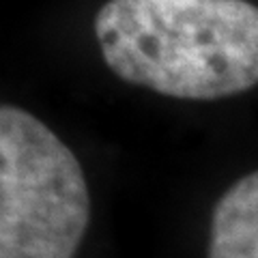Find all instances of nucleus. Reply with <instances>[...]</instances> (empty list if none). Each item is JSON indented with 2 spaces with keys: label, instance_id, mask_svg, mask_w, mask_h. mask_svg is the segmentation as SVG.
<instances>
[{
  "label": "nucleus",
  "instance_id": "f257e3e1",
  "mask_svg": "<svg viewBox=\"0 0 258 258\" xmlns=\"http://www.w3.org/2000/svg\"><path fill=\"white\" fill-rule=\"evenodd\" d=\"M95 35L120 80L159 95L211 101L258 84V7L247 0H110Z\"/></svg>",
  "mask_w": 258,
  "mask_h": 258
},
{
  "label": "nucleus",
  "instance_id": "f03ea898",
  "mask_svg": "<svg viewBox=\"0 0 258 258\" xmlns=\"http://www.w3.org/2000/svg\"><path fill=\"white\" fill-rule=\"evenodd\" d=\"M91 194L67 144L30 112L0 108V258H74Z\"/></svg>",
  "mask_w": 258,
  "mask_h": 258
},
{
  "label": "nucleus",
  "instance_id": "7ed1b4c3",
  "mask_svg": "<svg viewBox=\"0 0 258 258\" xmlns=\"http://www.w3.org/2000/svg\"><path fill=\"white\" fill-rule=\"evenodd\" d=\"M209 258H258V170L232 183L217 200Z\"/></svg>",
  "mask_w": 258,
  "mask_h": 258
}]
</instances>
